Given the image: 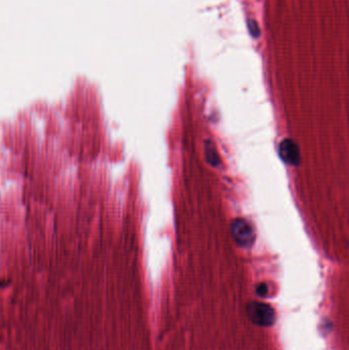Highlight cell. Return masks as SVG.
Instances as JSON below:
<instances>
[{"instance_id": "8992f818", "label": "cell", "mask_w": 349, "mask_h": 350, "mask_svg": "<svg viewBox=\"0 0 349 350\" xmlns=\"http://www.w3.org/2000/svg\"><path fill=\"white\" fill-rule=\"evenodd\" d=\"M257 293L260 296H265V294L267 293V287L264 284H261L260 286H258L257 288Z\"/></svg>"}, {"instance_id": "7a4b0ae2", "label": "cell", "mask_w": 349, "mask_h": 350, "mask_svg": "<svg viewBox=\"0 0 349 350\" xmlns=\"http://www.w3.org/2000/svg\"><path fill=\"white\" fill-rule=\"evenodd\" d=\"M247 313L249 318L256 324L269 326L274 322V311L265 303L251 302L247 307Z\"/></svg>"}, {"instance_id": "5b68a950", "label": "cell", "mask_w": 349, "mask_h": 350, "mask_svg": "<svg viewBox=\"0 0 349 350\" xmlns=\"http://www.w3.org/2000/svg\"><path fill=\"white\" fill-rule=\"evenodd\" d=\"M248 27H249V30H250V33L254 36V37H257L259 35V29L257 27V24L255 21L251 20L248 22Z\"/></svg>"}, {"instance_id": "6da1fadb", "label": "cell", "mask_w": 349, "mask_h": 350, "mask_svg": "<svg viewBox=\"0 0 349 350\" xmlns=\"http://www.w3.org/2000/svg\"><path fill=\"white\" fill-rule=\"evenodd\" d=\"M230 230L238 246L242 248H250L254 244L256 235L253 226L247 220L236 218L231 222Z\"/></svg>"}, {"instance_id": "277c9868", "label": "cell", "mask_w": 349, "mask_h": 350, "mask_svg": "<svg viewBox=\"0 0 349 350\" xmlns=\"http://www.w3.org/2000/svg\"><path fill=\"white\" fill-rule=\"evenodd\" d=\"M208 148H206V156H207V159H208V162L214 166H216L218 163H219V160H218V155L215 151L214 148H212V145L211 144H208Z\"/></svg>"}, {"instance_id": "3957f363", "label": "cell", "mask_w": 349, "mask_h": 350, "mask_svg": "<svg viewBox=\"0 0 349 350\" xmlns=\"http://www.w3.org/2000/svg\"><path fill=\"white\" fill-rule=\"evenodd\" d=\"M278 153L282 160L289 165L297 166L300 162V153L298 146L292 139H284L280 144Z\"/></svg>"}]
</instances>
